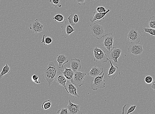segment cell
I'll return each instance as SVG.
<instances>
[{
  "instance_id": "6da1fadb",
  "label": "cell",
  "mask_w": 155,
  "mask_h": 114,
  "mask_svg": "<svg viewBox=\"0 0 155 114\" xmlns=\"http://www.w3.org/2000/svg\"><path fill=\"white\" fill-rule=\"evenodd\" d=\"M58 69L53 61L50 62L48 64L44 67L42 77L49 86L52 85L58 72Z\"/></svg>"
},
{
  "instance_id": "7a4b0ae2",
  "label": "cell",
  "mask_w": 155,
  "mask_h": 114,
  "mask_svg": "<svg viewBox=\"0 0 155 114\" xmlns=\"http://www.w3.org/2000/svg\"><path fill=\"white\" fill-rule=\"evenodd\" d=\"M90 27L92 36L98 40H101L104 35V27L97 23L91 24Z\"/></svg>"
},
{
  "instance_id": "3957f363",
  "label": "cell",
  "mask_w": 155,
  "mask_h": 114,
  "mask_svg": "<svg viewBox=\"0 0 155 114\" xmlns=\"http://www.w3.org/2000/svg\"><path fill=\"white\" fill-rule=\"evenodd\" d=\"M94 61L96 62L106 63L109 60V59L107 56L105 51L97 47L94 48Z\"/></svg>"
},
{
  "instance_id": "277c9868",
  "label": "cell",
  "mask_w": 155,
  "mask_h": 114,
  "mask_svg": "<svg viewBox=\"0 0 155 114\" xmlns=\"http://www.w3.org/2000/svg\"><path fill=\"white\" fill-rule=\"evenodd\" d=\"M104 73L101 75L95 77L91 81V87L92 90H97L105 87V81L104 79Z\"/></svg>"
},
{
  "instance_id": "5b68a950",
  "label": "cell",
  "mask_w": 155,
  "mask_h": 114,
  "mask_svg": "<svg viewBox=\"0 0 155 114\" xmlns=\"http://www.w3.org/2000/svg\"><path fill=\"white\" fill-rule=\"evenodd\" d=\"M143 51V46L140 43H131L127 49L128 52L135 55H139L142 54Z\"/></svg>"
},
{
  "instance_id": "8992f818",
  "label": "cell",
  "mask_w": 155,
  "mask_h": 114,
  "mask_svg": "<svg viewBox=\"0 0 155 114\" xmlns=\"http://www.w3.org/2000/svg\"><path fill=\"white\" fill-rule=\"evenodd\" d=\"M86 73L80 71H77L74 73L73 76V81L75 85L81 87L84 84L85 81Z\"/></svg>"
},
{
  "instance_id": "52a82bcc",
  "label": "cell",
  "mask_w": 155,
  "mask_h": 114,
  "mask_svg": "<svg viewBox=\"0 0 155 114\" xmlns=\"http://www.w3.org/2000/svg\"><path fill=\"white\" fill-rule=\"evenodd\" d=\"M141 39V35L136 29H131L127 35V40L131 43H140Z\"/></svg>"
},
{
  "instance_id": "ba28073f",
  "label": "cell",
  "mask_w": 155,
  "mask_h": 114,
  "mask_svg": "<svg viewBox=\"0 0 155 114\" xmlns=\"http://www.w3.org/2000/svg\"><path fill=\"white\" fill-rule=\"evenodd\" d=\"M103 43V46L106 47L108 51L110 52L113 45V43L115 37L112 33H109L104 35Z\"/></svg>"
},
{
  "instance_id": "9c48e42d",
  "label": "cell",
  "mask_w": 155,
  "mask_h": 114,
  "mask_svg": "<svg viewBox=\"0 0 155 114\" xmlns=\"http://www.w3.org/2000/svg\"><path fill=\"white\" fill-rule=\"evenodd\" d=\"M122 52V51L119 48L113 47L109 53V59L113 60L114 63H118V59L121 57Z\"/></svg>"
},
{
  "instance_id": "30bf717a",
  "label": "cell",
  "mask_w": 155,
  "mask_h": 114,
  "mask_svg": "<svg viewBox=\"0 0 155 114\" xmlns=\"http://www.w3.org/2000/svg\"><path fill=\"white\" fill-rule=\"evenodd\" d=\"M61 28L62 35L65 39L68 38L70 35L76 31L75 29L73 27L72 25L66 21L61 27Z\"/></svg>"
},
{
  "instance_id": "8fae6325",
  "label": "cell",
  "mask_w": 155,
  "mask_h": 114,
  "mask_svg": "<svg viewBox=\"0 0 155 114\" xmlns=\"http://www.w3.org/2000/svg\"><path fill=\"white\" fill-rule=\"evenodd\" d=\"M109 62L110 67L109 69L107 77L113 80H115L117 77L120 74V70L117 66H114L110 60Z\"/></svg>"
},
{
  "instance_id": "7c38bea8",
  "label": "cell",
  "mask_w": 155,
  "mask_h": 114,
  "mask_svg": "<svg viewBox=\"0 0 155 114\" xmlns=\"http://www.w3.org/2000/svg\"><path fill=\"white\" fill-rule=\"evenodd\" d=\"M44 27V25L36 19L29 24V27L33 33H38L43 31Z\"/></svg>"
},
{
  "instance_id": "4fadbf2b",
  "label": "cell",
  "mask_w": 155,
  "mask_h": 114,
  "mask_svg": "<svg viewBox=\"0 0 155 114\" xmlns=\"http://www.w3.org/2000/svg\"><path fill=\"white\" fill-rule=\"evenodd\" d=\"M65 90L67 92L77 98H79V95L78 94L76 87L74 84L70 81H67L64 87Z\"/></svg>"
},
{
  "instance_id": "5bb4252c",
  "label": "cell",
  "mask_w": 155,
  "mask_h": 114,
  "mask_svg": "<svg viewBox=\"0 0 155 114\" xmlns=\"http://www.w3.org/2000/svg\"><path fill=\"white\" fill-rule=\"evenodd\" d=\"M110 11V9H108L106 12L104 13H100L97 11L94 12L93 13V16L91 18L90 21L92 23H93L95 21L98 22H101L104 19L106 14H108Z\"/></svg>"
},
{
  "instance_id": "9a60e30c",
  "label": "cell",
  "mask_w": 155,
  "mask_h": 114,
  "mask_svg": "<svg viewBox=\"0 0 155 114\" xmlns=\"http://www.w3.org/2000/svg\"><path fill=\"white\" fill-rule=\"evenodd\" d=\"M67 106L69 114H76L80 113V106L79 105L74 104L69 100Z\"/></svg>"
},
{
  "instance_id": "2e32d148",
  "label": "cell",
  "mask_w": 155,
  "mask_h": 114,
  "mask_svg": "<svg viewBox=\"0 0 155 114\" xmlns=\"http://www.w3.org/2000/svg\"><path fill=\"white\" fill-rule=\"evenodd\" d=\"M61 72L68 81H70L73 84H74L73 76L74 73L71 68H65L64 71H61Z\"/></svg>"
},
{
  "instance_id": "e0dca14e",
  "label": "cell",
  "mask_w": 155,
  "mask_h": 114,
  "mask_svg": "<svg viewBox=\"0 0 155 114\" xmlns=\"http://www.w3.org/2000/svg\"><path fill=\"white\" fill-rule=\"evenodd\" d=\"M71 66L74 73L79 71L81 68V60L77 58L71 59Z\"/></svg>"
},
{
  "instance_id": "ac0fdd59",
  "label": "cell",
  "mask_w": 155,
  "mask_h": 114,
  "mask_svg": "<svg viewBox=\"0 0 155 114\" xmlns=\"http://www.w3.org/2000/svg\"><path fill=\"white\" fill-rule=\"evenodd\" d=\"M104 69L102 68L97 67V66H94L92 68L90 71L88 73V75L90 76L95 78L97 76L101 75L103 73Z\"/></svg>"
},
{
  "instance_id": "d6986e66",
  "label": "cell",
  "mask_w": 155,
  "mask_h": 114,
  "mask_svg": "<svg viewBox=\"0 0 155 114\" xmlns=\"http://www.w3.org/2000/svg\"><path fill=\"white\" fill-rule=\"evenodd\" d=\"M57 61L58 64V68H63L64 65L69 62L67 56L64 54L58 55Z\"/></svg>"
},
{
  "instance_id": "ffe728a7",
  "label": "cell",
  "mask_w": 155,
  "mask_h": 114,
  "mask_svg": "<svg viewBox=\"0 0 155 114\" xmlns=\"http://www.w3.org/2000/svg\"><path fill=\"white\" fill-rule=\"evenodd\" d=\"M55 80L59 85L64 87L67 82V79L61 71H58Z\"/></svg>"
},
{
  "instance_id": "44dd1931",
  "label": "cell",
  "mask_w": 155,
  "mask_h": 114,
  "mask_svg": "<svg viewBox=\"0 0 155 114\" xmlns=\"http://www.w3.org/2000/svg\"><path fill=\"white\" fill-rule=\"evenodd\" d=\"M136 106H137L136 105H130L127 104L123 106L122 110V113L128 114L133 112L135 111Z\"/></svg>"
},
{
  "instance_id": "7402d4cb",
  "label": "cell",
  "mask_w": 155,
  "mask_h": 114,
  "mask_svg": "<svg viewBox=\"0 0 155 114\" xmlns=\"http://www.w3.org/2000/svg\"><path fill=\"white\" fill-rule=\"evenodd\" d=\"M68 19L69 23L73 26H74L76 24L78 23L79 21L78 15L75 13H71L68 17Z\"/></svg>"
},
{
  "instance_id": "603a6c76",
  "label": "cell",
  "mask_w": 155,
  "mask_h": 114,
  "mask_svg": "<svg viewBox=\"0 0 155 114\" xmlns=\"http://www.w3.org/2000/svg\"><path fill=\"white\" fill-rule=\"evenodd\" d=\"M11 71V68L7 64H6L2 68V71L0 73V79L3 78L6 74L9 73Z\"/></svg>"
},
{
  "instance_id": "cb8c5ba5",
  "label": "cell",
  "mask_w": 155,
  "mask_h": 114,
  "mask_svg": "<svg viewBox=\"0 0 155 114\" xmlns=\"http://www.w3.org/2000/svg\"><path fill=\"white\" fill-rule=\"evenodd\" d=\"M52 19L55 21H58L59 23L64 24L66 21L65 17L61 14H56Z\"/></svg>"
},
{
  "instance_id": "d4e9b609",
  "label": "cell",
  "mask_w": 155,
  "mask_h": 114,
  "mask_svg": "<svg viewBox=\"0 0 155 114\" xmlns=\"http://www.w3.org/2000/svg\"><path fill=\"white\" fill-rule=\"evenodd\" d=\"M45 35H44L41 40V43L46 46L50 45L53 41L52 39L50 36H47L45 38Z\"/></svg>"
},
{
  "instance_id": "484cf974",
  "label": "cell",
  "mask_w": 155,
  "mask_h": 114,
  "mask_svg": "<svg viewBox=\"0 0 155 114\" xmlns=\"http://www.w3.org/2000/svg\"><path fill=\"white\" fill-rule=\"evenodd\" d=\"M49 2L51 6L54 7L55 8H57L58 7L61 8L62 6L60 0H50Z\"/></svg>"
},
{
  "instance_id": "4316f807",
  "label": "cell",
  "mask_w": 155,
  "mask_h": 114,
  "mask_svg": "<svg viewBox=\"0 0 155 114\" xmlns=\"http://www.w3.org/2000/svg\"><path fill=\"white\" fill-rule=\"evenodd\" d=\"M51 102L50 100L44 101L42 104V108L44 110H47L49 109L51 106Z\"/></svg>"
},
{
  "instance_id": "83f0119b",
  "label": "cell",
  "mask_w": 155,
  "mask_h": 114,
  "mask_svg": "<svg viewBox=\"0 0 155 114\" xmlns=\"http://www.w3.org/2000/svg\"><path fill=\"white\" fill-rule=\"evenodd\" d=\"M145 33H148L151 36H155V29L153 28H143Z\"/></svg>"
},
{
  "instance_id": "f1b7e54d",
  "label": "cell",
  "mask_w": 155,
  "mask_h": 114,
  "mask_svg": "<svg viewBox=\"0 0 155 114\" xmlns=\"http://www.w3.org/2000/svg\"><path fill=\"white\" fill-rule=\"evenodd\" d=\"M149 25L150 28H155V16H152L149 18Z\"/></svg>"
},
{
  "instance_id": "f546056e",
  "label": "cell",
  "mask_w": 155,
  "mask_h": 114,
  "mask_svg": "<svg viewBox=\"0 0 155 114\" xmlns=\"http://www.w3.org/2000/svg\"><path fill=\"white\" fill-rule=\"evenodd\" d=\"M31 80L35 83L39 84L41 83V81L39 80V77L36 74L33 75L31 77Z\"/></svg>"
},
{
  "instance_id": "4dcf8cb0",
  "label": "cell",
  "mask_w": 155,
  "mask_h": 114,
  "mask_svg": "<svg viewBox=\"0 0 155 114\" xmlns=\"http://www.w3.org/2000/svg\"><path fill=\"white\" fill-rule=\"evenodd\" d=\"M96 11L97 12L100 13H104L106 12L107 10L104 7L99 6L96 8Z\"/></svg>"
},
{
  "instance_id": "1f68e13d",
  "label": "cell",
  "mask_w": 155,
  "mask_h": 114,
  "mask_svg": "<svg viewBox=\"0 0 155 114\" xmlns=\"http://www.w3.org/2000/svg\"><path fill=\"white\" fill-rule=\"evenodd\" d=\"M145 82L147 84H150L153 81V78L152 76L150 75L147 76L145 79Z\"/></svg>"
},
{
  "instance_id": "d6a6232c",
  "label": "cell",
  "mask_w": 155,
  "mask_h": 114,
  "mask_svg": "<svg viewBox=\"0 0 155 114\" xmlns=\"http://www.w3.org/2000/svg\"><path fill=\"white\" fill-rule=\"evenodd\" d=\"M57 113L58 114H69V112L67 108H63L59 109Z\"/></svg>"
},
{
  "instance_id": "836d02e7",
  "label": "cell",
  "mask_w": 155,
  "mask_h": 114,
  "mask_svg": "<svg viewBox=\"0 0 155 114\" xmlns=\"http://www.w3.org/2000/svg\"><path fill=\"white\" fill-rule=\"evenodd\" d=\"M86 0H76L77 2L80 5H85V2Z\"/></svg>"
},
{
  "instance_id": "e575fe53",
  "label": "cell",
  "mask_w": 155,
  "mask_h": 114,
  "mask_svg": "<svg viewBox=\"0 0 155 114\" xmlns=\"http://www.w3.org/2000/svg\"><path fill=\"white\" fill-rule=\"evenodd\" d=\"M150 87L155 91V80L153 81L152 85L150 86Z\"/></svg>"
},
{
  "instance_id": "d590c367",
  "label": "cell",
  "mask_w": 155,
  "mask_h": 114,
  "mask_svg": "<svg viewBox=\"0 0 155 114\" xmlns=\"http://www.w3.org/2000/svg\"><path fill=\"white\" fill-rule=\"evenodd\" d=\"M91 1H94V0H91Z\"/></svg>"
}]
</instances>
